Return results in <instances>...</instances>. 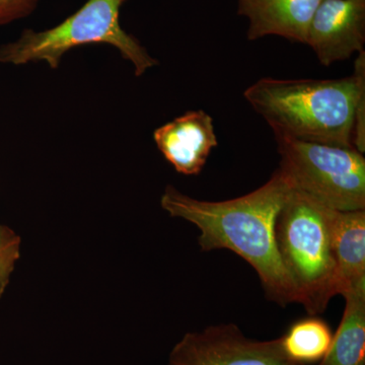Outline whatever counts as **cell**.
<instances>
[{
    "mask_svg": "<svg viewBox=\"0 0 365 365\" xmlns=\"http://www.w3.org/2000/svg\"><path fill=\"white\" fill-rule=\"evenodd\" d=\"M294 190L279 169L260 188L225 201H204L168 186L160 205L172 217L193 223L203 252L225 249L249 263L266 297L281 307L299 302L275 240L276 218Z\"/></svg>",
    "mask_w": 365,
    "mask_h": 365,
    "instance_id": "obj_1",
    "label": "cell"
},
{
    "mask_svg": "<svg viewBox=\"0 0 365 365\" xmlns=\"http://www.w3.org/2000/svg\"><path fill=\"white\" fill-rule=\"evenodd\" d=\"M40 0H0V26L26 18L35 11Z\"/></svg>",
    "mask_w": 365,
    "mask_h": 365,
    "instance_id": "obj_14",
    "label": "cell"
},
{
    "mask_svg": "<svg viewBox=\"0 0 365 365\" xmlns=\"http://www.w3.org/2000/svg\"><path fill=\"white\" fill-rule=\"evenodd\" d=\"M294 189L337 211L365 210V158L352 146L276 138Z\"/></svg>",
    "mask_w": 365,
    "mask_h": 365,
    "instance_id": "obj_5",
    "label": "cell"
},
{
    "mask_svg": "<svg viewBox=\"0 0 365 365\" xmlns=\"http://www.w3.org/2000/svg\"><path fill=\"white\" fill-rule=\"evenodd\" d=\"M365 83V51L352 76L338 79H259L244 98L272 129L275 138L353 146L360 86Z\"/></svg>",
    "mask_w": 365,
    "mask_h": 365,
    "instance_id": "obj_2",
    "label": "cell"
},
{
    "mask_svg": "<svg viewBox=\"0 0 365 365\" xmlns=\"http://www.w3.org/2000/svg\"><path fill=\"white\" fill-rule=\"evenodd\" d=\"M163 158L180 174L198 175L218 144L212 117L203 110L190 111L153 132Z\"/></svg>",
    "mask_w": 365,
    "mask_h": 365,
    "instance_id": "obj_8",
    "label": "cell"
},
{
    "mask_svg": "<svg viewBox=\"0 0 365 365\" xmlns=\"http://www.w3.org/2000/svg\"><path fill=\"white\" fill-rule=\"evenodd\" d=\"M332 338L328 324L311 316L294 323L280 340L287 359L304 365L321 361L328 352Z\"/></svg>",
    "mask_w": 365,
    "mask_h": 365,
    "instance_id": "obj_12",
    "label": "cell"
},
{
    "mask_svg": "<svg viewBox=\"0 0 365 365\" xmlns=\"http://www.w3.org/2000/svg\"><path fill=\"white\" fill-rule=\"evenodd\" d=\"M342 297L345 307L339 328L318 365H365V282Z\"/></svg>",
    "mask_w": 365,
    "mask_h": 365,
    "instance_id": "obj_11",
    "label": "cell"
},
{
    "mask_svg": "<svg viewBox=\"0 0 365 365\" xmlns=\"http://www.w3.org/2000/svg\"><path fill=\"white\" fill-rule=\"evenodd\" d=\"M336 295L365 282V210L338 211L333 230Z\"/></svg>",
    "mask_w": 365,
    "mask_h": 365,
    "instance_id": "obj_10",
    "label": "cell"
},
{
    "mask_svg": "<svg viewBox=\"0 0 365 365\" xmlns=\"http://www.w3.org/2000/svg\"><path fill=\"white\" fill-rule=\"evenodd\" d=\"M365 0H323L314 11L306 44L330 66L364 51Z\"/></svg>",
    "mask_w": 365,
    "mask_h": 365,
    "instance_id": "obj_7",
    "label": "cell"
},
{
    "mask_svg": "<svg viewBox=\"0 0 365 365\" xmlns=\"http://www.w3.org/2000/svg\"><path fill=\"white\" fill-rule=\"evenodd\" d=\"M126 0H88L76 13L49 30H25L18 40L0 46V63L25 66L45 61L56 69L66 53L79 46L109 44L131 62L136 76L158 66L139 41L120 25Z\"/></svg>",
    "mask_w": 365,
    "mask_h": 365,
    "instance_id": "obj_4",
    "label": "cell"
},
{
    "mask_svg": "<svg viewBox=\"0 0 365 365\" xmlns=\"http://www.w3.org/2000/svg\"><path fill=\"white\" fill-rule=\"evenodd\" d=\"M337 210L292 190L276 218L275 240L297 304L309 316L324 313L336 295L333 230Z\"/></svg>",
    "mask_w": 365,
    "mask_h": 365,
    "instance_id": "obj_3",
    "label": "cell"
},
{
    "mask_svg": "<svg viewBox=\"0 0 365 365\" xmlns=\"http://www.w3.org/2000/svg\"><path fill=\"white\" fill-rule=\"evenodd\" d=\"M168 365L299 364L287 359L280 338L254 340L235 324H220L185 334L170 351Z\"/></svg>",
    "mask_w": 365,
    "mask_h": 365,
    "instance_id": "obj_6",
    "label": "cell"
},
{
    "mask_svg": "<svg viewBox=\"0 0 365 365\" xmlns=\"http://www.w3.org/2000/svg\"><path fill=\"white\" fill-rule=\"evenodd\" d=\"M299 365H300V364H299Z\"/></svg>",
    "mask_w": 365,
    "mask_h": 365,
    "instance_id": "obj_15",
    "label": "cell"
},
{
    "mask_svg": "<svg viewBox=\"0 0 365 365\" xmlns=\"http://www.w3.org/2000/svg\"><path fill=\"white\" fill-rule=\"evenodd\" d=\"M21 257V237L11 228L0 225V299L6 292Z\"/></svg>",
    "mask_w": 365,
    "mask_h": 365,
    "instance_id": "obj_13",
    "label": "cell"
},
{
    "mask_svg": "<svg viewBox=\"0 0 365 365\" xmlns=\"http://www.w3.org/2000/svg\"><path fill=\"white\" fill-rule=\"evenodd\" d=\"M323 0H237V14L249 21L250 41L278 36L306 44L314 11Z\"/></svg>",
    "mask_w": 365,
    "mask_h": 365,
    "instance_id": "obj_9",
    "label": "cell"
}]
</instances>
